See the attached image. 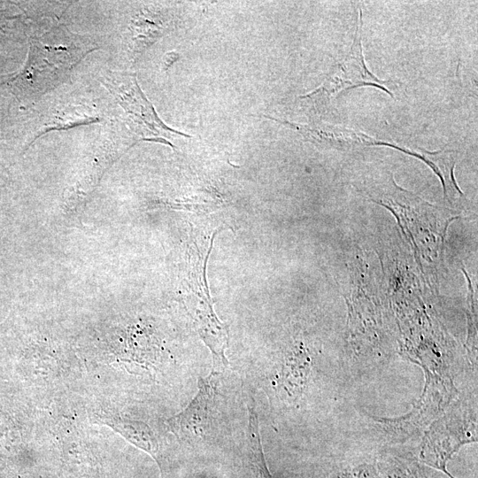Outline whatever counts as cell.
Returning a JSON list of instances; mask_svg holds the SVG:
<instances>
[{
  "label": "cell",
  "mask_w": 478,
  "mask_h": 478,
  "mask_svg": "<svg viewBox=\"0 0 478 478\" xmlns=\"http://www.w3.org/2000/svg\"><path fill=\"white\" fill-rule=\"evenodd\" d=\"M96 49L91 39L63 25L51 27L31 40L23 69L10 81L12 92L24 102L39 98L66 81L74 66Z\"/></svg>",
  "instance_id": "obj_1"
},
{
  "label": "cell",
  "mask_w": 478,
  "mask_h": 478,
  "mask_svg": "<svg viewBox=\"0 0 478 478\" xmlns=\"http://www.w3.org/2000/svg\"><path fill=\"white\" fill-rule=\"evenodd\" d=\"M476 423L474 418L459 417L451 412L435 423L427 433L421 447V460L454 478L446 469L447 461L459 448L476 439Z\"/></svg>",
  "instance_id": "obj_2"
},
{
  "label": "cell",
  "mask_w": 478,
  "mask_h": 478,
  "mask_svg": "<svg viewBox=\"0 0 478 478\" xmlns=\"http://www.w3.org/2000/svg\"><path fill=\"white\" fill-rule=\"evenodd\" d=\"M362 13L357 26L355 39L346 58L332 70L325 83L308 97L324 100L347 89L359 86H375L393 96V94L383 86V81L375 77L366 67L362 53Z\"/></svg>",
  "instance_id": "obj_3"
},
{
  "label": "cell",
  "mask_w": 478,
  "mask_h": 478,
  "mask_svg": "<svg viewBox=\"0 0 478 478\" xmlns=\"http://www.w3.org/2000/svg\"><path fill=\"white\" fill-rule=\"evenodd\" d=\"M103 83L134 121L146 129L148 134L158 136L166 135V130H169L157 118L152 106L142 94L134 77L111 73L104 76Z\"/></svg>",
  "instance_id": "obj_4"
},
{
  "label": "cell",
  "mask_w": 478,
  "mask_h": 478,
  "mask_svg": "<svg viewBox=\"0 0 478 478\" xmlns=\"http://www.w3.org/2000/svg\"><path fill=\"white\" fill-rule=\"evenodd\" d=\"M215 389L216 383L212 375L199 379L196 397L183 411L169 420L172 429L179 437L189 440L204 436Z\"/></svg>",
  "instance_id": "obj_5"
},
{
  "label": "cell",
  "mask_w": 478,
  "mask_h": 478,
  "mask_svg": "<svg viewBox=\"0 0 478 478\" xmlns=\"http://www.w3.org/2000/svg\"><path fill=\"white\" fill-rule=\"evenodd\" d=\"M166 10L152 4L144 5L131 17L127 29V44L132 58H138L167 30L170 19Z\"/></svg>",
  "instance_id": "obj_6"
},
{
  "label": "cell",
  "mask_w": 478,
  "mask_h": 478,
  "mask_svg": "<svg viewBox=\"0 0 478 478\" xmlns=\"http://www.w3.org/2000/svg\"><path fill=\"white\" fill-rule=\"evenodd\" d=\"M285 125L296 128L312 143L335 149L348 150L356 146L374 143L372 137L341 126L320 122L305 126L286 122Z\"/></svg>",
  "instance_id": "obj_7"
},
{
  "label": "cell",
  "mask_w": 478,
  "mask_h": 478,
  "mask_svg": "<svg viewBox=\"0 0 478 478\" xmlns=\"http://www.w3.org/2000/svg\"><path fill=\"white\" fill-rule=\"evenodd\" d=\"M310 358L303 348L294 350L286 358L279 375L278 384L289 397H299L308 377Z\"/></svg>",
  "instance_id": "obj_8"
},
{
  "label": "cell",
  "mask_w": 478,
  "mask_h": 478,
  "mask_svg": "<svg viewBox=\"0 0 478 478\" xmlns=\"http://www.w3.org/2000/svg\"><path fill=\"white\" fill-rule=\"evenodd\" d=\"M249 458L255 478H273L265 460L259 434L258 416L254 407H249Z\"/></svg>",
  "instance_id": "obj_9"
},
{
  "label": "cell",
  "mask_w": 478,
  "mask_h": 478,
  "mask_svg": "<svg viewBox=\"0 0 478 478\" xmlns=\"http://www.w3.org/2000/svg\"><path fill=\"white\" fill-rule=\"evenodd\" d=\"M416 156L423 158L435 173L439 175L445 195L452 197H456V195H462L454 179L453 169L455 162L451 153L446 151H439L437 153L425 151L422 155L417 154Z\"/></svg>",
  "instance_id": "obj_10"
},
{
  "label": "cell",
  "mask_w": 478,
  "mask_h": 478,
  "mask_svg": "<svg viewBox=\"0 0 478 478\" xmlns=\"http://www.w3.org/2000/svg\"><path fill=\"white\" fill-rule=\"evenodd\" d=\"M377 472L378 478H428L416 462L398 456H387Z\"/></svg>",
  "instance_id": "obj_11"
}]
</instances>
